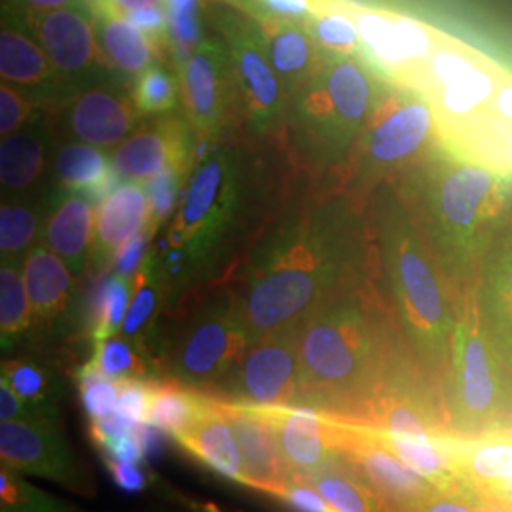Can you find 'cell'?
Wrapping results in <instances>:
<instances>
[{
  "instance_id": "cell-54",
  "label": "cell",
  "mask_w": 512,
  "mask_h": 512,
  "mask_svg": "<svg viewBox=\"0 0 512 512\" xmlns=\"http://www.w3.org/2000/svg\"><path fill=\"white\" fill-rule=\"evenodd\" d=\"M35 420H40L35 410L19 397L12 385L0 378V421Z\"/></svg>"
},
{
  "instance_id": "cell-12",
  "label": "cell",
  "mask_w": 512,
  "mask_h": 512,
  "mask_svg": "<svg viewBox=\"0 0 512 512\" xmlns=\"http://www.w3.org/2000/svg\"><path fill=\"white\" fill-rule=\"evenodd\" d=\"M330 423L338 456L374 490L387 512H420L442 492L408 467L370 425L334 416Z\"/></svg>"
},
{
  "instance_id": "cell-43",
  "label": "cell",
  "mask_w": 512,
  "mask_h": 512,
  "mask_svg": "<svg viewBox=\"0 0 512 512\" xmlns=\"http://www.w3.org/2000/svg\"><path fill=\"white\" fill-rule=\"evenodd\" d=\"M37 215L16 203H2L0 207V251L2 262H18L21 255L29 253L37 236Z\"/></svg>"
},
{
  "instance_id": "cell-56",
  "label": "cell",
  "mask_w": 512,
  "mask_h": 512,
  "mask_svg": "<svg viewBox=\"0 0 512 512\" xmlns=\"http://www.w3.org/2000/svg\"><path fill=\"white\" fill-rule=\"evenodd\" d=\"M10 4L19 12H50L59 8H78L88 6V0H10Z\"/></svg>"
},
{
  "instance_id": "cell-11",
  "label": "cell",
  "mask_w": 512,
  "mask_h": 512,
  "mask_svg": "<svg viewBox=\"0 0 512 512\" xmlns=\"http://www.w3.org/2000/svg\"><path fill=\"white\" fill-rule=\"evenodd\" d=\"M177 73L184 118L198 143H219L245 124L238 80L222 38H203L177 65Z\"/></svg>"
},
{
  "instance_id": "cell-30",
  "label": "cell",
  "mask_w": 512,
  "mask_h": 512,
  "mask_svg": "<svg viewBox=\"0 0 512 512\" xmlns=\"http://www.w3.org/2000/svg\"><path fill=\"white\" fill-rule=\"evenodd\" d=\"M0 74L2 82L21 88H42L59 78L37 40L12 23L0 31Z\"/></svg>"
},
{
  "instance_id": "cell-10",
  "label": "cell",
  "mask_w": 512,
  "mask_h": 512,
  "mask_svg": "<svg viewBox=\"0 0 512 512\" xmlns=\"http://www.w3.org/2000/svg\"><path fill=\"white\" fill-rule=\"evenodd\" d=\"M209 14L232 59L245 129L258 139L283 141L291 99L275 73L255 21L238 2H215Z\"/></svg>"
},
{
  "instance_id": "cell-21",
  "label": "cell",
  "mask_w": 512,
  "mask_h": 512,
  "mask_svg": "<svg viewBox=\"0 0 512 512\" xmlns=\"http://www.w3.org/2000/svg\"><path fill=\"white\" fill-rule=\"evenodd\" d=\"M224 408L234 427L251 488L279 497L293 478L281 458L268 410L228 403H224Z\"/></svg>"
},
{
  "instance_id": "cell-24",
  "label": "cell",
  "mask_w": 512,
  "mask_h": 512,
  "mask_svg": "<svg viewBox=\"0 0 512 512\" xmlns=\"http://www.w3.org/2000/svg\"><path fill=\"white\" fill-rule=\"evenodd\" d=\"M23 277L31 300L33 327L54 329L73 300V272L46 243H38L25 255Z\"/></svg>"
},
{
  "instance_id": "cell-1",
  "label": "cell",
  "mask_w": 512,
  "mask_h": 512,
  "mask_svg": "<svg viewBox=\"0 0 512 512\" xmlns=\"http://www.w3.org/2000/svg\"><path fill=\"white\" fill-rule=\"evenodd\" d=\"M342 188L300 203L260 241L238 291L253 342L300 327L349 283L365 277L370 226Z\"/></svg>"
},
{
  "instance_id": "cell-38",
  "label": "cell",
  "mask_w": 512,
  "mask_h": 512,
  "mask_svg": "<svg viewBox=\"0 0 512 512\" xmlns=\"http://www.w3.org/2000/svg\"><path fill=\"white\" fill-rule=\"evenodd\" d=\"M33 329V310L25 277L14 262L0 268V340L2 351L14 348L23 334Z\"/></svg>"
},
{
  "instance_id": "cell-55",
  "label": "cell",
  "mask_w": 512,
  "mask_h": 512,
  "mask_svg": "<svg viewBox=\"0 0 512 512\" xmlns=\"http://www.w3.org/2000/svg\"><path fill=\"white\" fill-rule=\"evenodd\" d=\"M165 0H88V12L101 16H126L131 10L160 6Z\"/></svg>"
},
{
  "instance_id": "cell-7",
  "label": "cell",
  "mask_w": 512,
  "mask_h": 512,
  "mask_svg": "<svg viewBox=\"0 0 512 512\" xmlns=\"http://www.w3.org/2000/svg\"><path fill=\"white\" fill-rule=\"evenodd\" d=\"M450 431L482 437L512 414V376L484 329L475 287L459 302L450 363L440 389Z\"/></svg>"
},
{
  "instance_id": "cell-35",
  "label": "cell",
  "mask_w": 512,
  "mask_h": 512,
  "mask_svg": "<svg viewBox=\"0 0 512 512\" xmlns=\"http://www.w3.org/2000/svg\"><path fill=\"white\" fill-rule=\"evenodd\" d=\"M44 143L35 133L19 131L2 137L0 145V181L10 192L33 188L44 175Z\"/></svg>"
},
{
  "instance_id": "cell-20",
  "label": "cell",
  "mask_w": 512,
  "mask_h": 512,
  "mask_svg": "<svg viewBox=\"0 0 512 512\" xmlns=\"http://www.w3.org/2000/svg\"><path fill=\"white\" fill-rule=\"evenodd\" d=\"M480 319L512 376V226L495 238L475 285Z\"/></svg>"
},
{
  "instance_id": "cell-42",
  "label": "cell",
  "mask_w": 512,
  "mask_h": 512,
  "mask_svg": "<svg viewBox=\"0 0 512 512\" xmlns=\"http://www.w3.org/2000/svg\"><path fill=\"white\" fill-rule=\"evenodd\" d=\"M205 0H165L169 40L177 65L203 40L202 8Z\"/></svg>"
},
{
  "instance_id": "cell-52",
  "label": "cell",
  "mask_w": 512,
  "mask_h": 512,
  "mask_svg": "<svg viewBox=\"0 0 512 512\" xmlns=\"http://www.w3.org/2000/svg\"><path fill=\"white\" fill-rule=\"evenodd\" d=\"M103 461L116 486H120L124 492L141 494L147 490L148 478L143 469V463H128V461L109 458H103Z\"/></svg>"
},
{
  "instance_id": "cell-47",
  "label": "cell",
  "mask_w": 512,
  "mask_h": 512,
  "mask_svg": "<svg viewBox=\"0 0 512 512\" xmlns=\"http://www.w3.org/2000/svg\"><path fill=\"white\" fill-rule=\"evenodd\" d=\"M154 382V380H152ZM152 382H122L120 399L114 414L131 425H145L148 420V403H150V384Z\"/></svg>"
},
{
  "instance_id": "cell-4",
  "label": "cell",
  "mask_w": 512,
  "mask_h": 512,
  "mask_svg": "<svg viewBox=\"0 0 512 512\" xmlns=\"http://www.w3.org/2000/svg\"><path fill=\"white\" fill-rule=\"evenodd\" d=\"M366 207L397 332L412 361L442 389L458 321L454 293L397 184H380Z\"/></svg>"
},
{
  "instance_id": "cell-29",
  "label": "cell",
  "mask_w": 512,
  "mask_h": 512,
  "mask_svg": "<svg viewBox=\"0 0 512 512\" xmlns=\"http://www.w3.org/2000/svg\"><path fill=\"white\" fill-rule=\"evenodd\" d=\"M95 33L110 69L139 76L154 65L160 50L124 16L92 14Z\"/></svg>"
},
{
  "instance_id": "cell-28",
  "label": "cell",
  "mask_w": 512,
  "mask_h": 512,
  "mask_svg": "<svg viewBox=\"0 0 512 512\" xmlns=\"http://www.w3.org/2000/svg\"><path fill=\"white\" fill-rule=\"evenodd\" d=\"M55 179L63 190L84 194L93 205L105 202L122 181L107 156L84 143H69L57 152Z\"/></svg>"
},
{
  "instance_id": "cell-23",
  "label": "cell",
  "mask_w": 512,
  "mask_h": 512,
  "mask_svg": "<svg viewBox=\"0 0 512 512\" xmlns=\"http://www.w3.org/2000/svg\"><path fill=\"white\" fill-rule=\"evenodd\" d=\"M143 116L133 99L109 88H92L73 97L65 110L69 133L80 143L110 148L126 141Z\"/></svg>"
},
{
  "instance_id": "cell-51",
  "label": "cell",
  "mask_w": 512,
  "mask_h": 512,
  "mask_svg": "<svg viewBox=\"0 0 512 512\" xmlns=\"http://www.w3.org/2000/svg\"><path fill=\"white\" fill-rule=\"evenodd\" d=\"M277 499L287 503L294 512H332L329 503L306 480H293Z\"/></svg>"
},
{
  "instance_id": "cell-5",
  "label": "cell",
  "mask_w": 512,
  "mask_h": 512,
  "mask_svg": "<svg viewBox=\"0 0 512 512\" xmlns=\"http://www.w3.org/2000/svg\"><path fill=\"white\" fill-rule=\"evenodd\" d=\"M389 80L365 57L327 55L291 97L285 145L313 175H340Z\"/></svg>"
},
{
  "instance_id": "cell-22",
  "label": "cell",
  "mask_w": 512,
  "mask_h": 512,
  "mask_svg": "<svg viewBox=\"0 0 512 512\" xmlns=\"http://www.w3.org/2000/svg\"><path fill=\"white\" fill-rule=\"evenodd\" d=\"M238 4L255 21L275 73L281 78L291 99L321 69L327 55L321 52L304 23L277 18L241 2Z\"/></svg>"
},
{
  "instance_id": "cell-27",
  "label": "cell",
  "mask_w": 512,
  "mask_h": 512,
  "mask_svg": "<svg viewBox=\"0 0 512 512\" xmlns=\"http://www.w3.org/2000/svg\"><path fill=\"white\" fill-rule=\"evenodd\" d=\"M93 203L78 192H69L55 205L44 228V243L61 256L74 277L84 274L93 243Z\"/></svg>"
},
{
  "instance_id": "cell-6",
  "label": "cell",
  "mask_w": 512,
  "mask_h": 512,
  "mask_svg": "<svg viewBox=\"0 0 512 512\" xmlns=\"http://www.w3.org/2000/svg\"><path fill=\"white\" fill-rule=\"evenodd\" d=\"M245 165V147L232 137L196 148L190 183L164 241L165 262L160 270L167 298L192 287L215 268L243 211Z\"/></svg>"
},
{
  "instance_id": "cell-53",
  "label": "cell",
  "mask_w": 512,
  "mask_h": 512,
  "mask_svg": "<svg viewBox=\"0 0 512 512\" xmlns=\"http://www.w3.org/2000/svg\"><path fill=\"white\" fill-rule=\"evenodd\" d=\"M239 2L277 18L293 19L300 23L308 19L313 6V0H239Z\"/></svg>"
},
{
  "instance_id": "cell-39",
  "label": "cell",
  "mask_w": 512,
  "mask_h": 512,
  "mask_svg": "<svg viewBox=\"0 0 512 512\" xmlns=\"http://www.w3.org/2000/svg\"><path fill=\"white\" fill-rule=\"evenodd\" d=\"M133 294V279L124 275H103L93 291L90 304L93 344L120 334Z\"/></svg>"
},
{
  "instance_id": "cell-50",
  "label": "cell",
  "mask_w": 512,
  "mask_h": 512,
  "mask_svg": "<svg viewBox=\"0 0 512 512\" xmlns=\"http://www.w3.org/2000/svg\"><path fill=\"white\" fill-rule=\"evenodd\" d=\"M124 18L129 19L137 29H141L160 52L169 42V21H167V12H165V8H162V4L131 10Z\"/></svg>"
},
{
  "instance_id": "cell-44",
  "label": "cell",
  "mask_w": 512,
  "mask_h": 512,
  "mask_svg": "<svg viewBox=\"0 0 512 512\" xmlns=\"http://www.w3.org/2000/svg\"><path fill=\"white\" fill-rule=\"evenodd\" d=\"M80 399L90 421L105 420L116 410L120 399V384L99 376L86 366L78 372Z\"/></svg>"
},
{
  "instance_id": "cell-16",
  "label": "cell",
  "mask_w": 512,
  "mask_h": 512,
  "mask_svg": "<svg viewBox=\"0 0 512 512\" xmlns=\"http://www.w3.org/2000/svg\"><path fill=\"white\" fill-rule=\"evenodd\" d=\"M19 14L59 78H78L97 69H110L97 40L92 14L88 16L80 8Z\"/></svg>"
},
{
  "instance_id": "cell-8",
  "label": "cell",
  "mask_w": 512,
  "mask_h": 512,
  "mask_svg": "<svg viewBox=\"0 0 512 512\" xmlns=\"http://www.w3.org/2000/svg\"><path fill=\"white\" fill-rule=\"evenodd\" d=\"M437 141L439 128L431 105L420 93L389 82L338 175V188L366 207L380 184L418 164Z\"/></svg>"
},
{
  "instance_id": "cell-49",
  "label": "cell",
  "mask_w": 512,
  "mask_h": 512,
  "mask_svg": "<svg viewBox=\"0 0 512 512\" xmlns=\"http://www.w3.org/2000/svg\"><path fill=\"white\" fill-rule=\"evenodd\" d=\"M33 114V103L12 84L0 86V133L2 137L16 133Z\"/></svg>"
},
{
  "instance_id": "cell-40",
  "label": "cell",
  "mask_w": 512,
  "mask_h": 512,
  "mask_svg": "<svg viewBox=\"0 0 512 512\" xmlns=\"http://www.w3.org/2000/svg\"><path fill=\"white\" fill-rule=\"evenodd\" d=\"M0 512H82L52 494L40 490L25 476L2 465L0 469Z\"/></svg>"
},
{
  "instance_id": "cell-17",
  "label": "cell",
  "mask_w": 512,
  "mask_h": 512,
  "mask_svg": "<svg viewBox=\"0 0 512 512\" xmlns=\"http://www.w3.org/2000/svg\"><path fill=\"white\" fill-rule=\"evenodd\" d=\"M196 148L198 137L186 120L162 116L122 141L112 165L131 183L150 181L167 167H177L188 175L194 169Z\"/></svg>"
},
{
  "instance_id": "cell-34",
  "label": "cell",
  "mask_w": 512,
  "mask_h": 512,
  "mask_svg": "<svg viewBox=\"0 0 512 512\" xmlns=\"http://www.w3.org/2000/svg\"><path fill=\"white\" fill-rule=\"evenodd\" d=\"M304 27L325 55L365 57L357 23L342 0H313Z\"/></svg>"
},
{
  "instance_id": "cell-2",
  "label": "cell",
  "mask_w": 512,
  "mask_h": 512,
  "mask_svg": "<svg viewBox=\"0 0 512 512\" xmlns=\"http://www.w3.org/2000/svg\"><path fill=\"white\" fill-rule=\"evenodd\" d=\"M393 183L420 222L459 306L475 287L497 234L507 226L511 177L439 135L420 162Z\"/></svg>"
},
{
  "instance_id": "cell-33",
  "label": "cell",
  "mask_w": 512,
  "mask_h": 512,
  "mask_svg": "<svg viewBox=\"0 0 512 512\" xmlns=\"http://www.w3.org/2000/svg\"><path fill=\"white\" fill-rule=\"evenodd\" d=\"M304 480L329 503L332 512H387L380 497L342 458Z\"/></svg>"
},
{
  "instance_id": "cell-3",
  "label": "cell",
  "mask_w": 512,
  "mask_h": 512,
  "mask_svg": "<svg viewBox=\"0 0 512 512\" xmlns=\"http://www.w3.org/2000/svg\"><path fill=\"white\" fill-rule=\"evenodd\" d=\"M389 315L361 277L300 325V401L334 418H366L403 351Z\"/></svg>"
},
{
  "instance_id": "cell-19",
  "label": "cell",
  "mask_w": 512,
  "mask_h": 512,
  "mask_svg": "<svg viewBox=\"0 0 512 512\" xmlns=\"http://www.w3.org/2000/svg\"><path fill=\"white\" fill-rule=\"evenodd\" d=\"M171 439L190 458L222 480L251 488L234 427L224 403L207 395L200 414Z\"/></svg>"
},
{
  "instance_id": "cell-13",
  "label": "cell",
  "mask_w": 512,
  "mask_h": 512,
  "mask_svg": "<svg viewBox=\"0 0 512 512\" xmlns=\"http://www.w3.org/2000/svg\"><path fill=\"white\" fill-rule=\"evenodd\" d=\"M300 389V327H291L253 342L209 395L222 403L275 408L298 404Z\"/></svg>"
},
{
  "instance_id": "cell-15",
  "label": "cell",
  "mask_w": 512,
  "mask_h": 512,
  "mask_svg": "<svg viewBox=\"0 0 512 512\" xmlns=\"http://www.w3.org/2000/svg\"><path fill=\"white\" fill-rule=\"evenodd\" d=\"M50 421H0L2 465L38 476L76 494L93 492L92 478L69 442Z\"/></svg>"
},
{
  "instance_id": "cell-9",
  "label": "cell",
  "mask_w": 512,
  "mask_h": 512,
  "mask_svg": "<svg viewBox=\"0 0 512 512\" xmlns=\"http://www.w3.org/2000/svg\"><path fill=\"white\" fill-rule=\"evenodd\" d=\"M253 336L238 289H220L202 302L165 348L169 380L194 391H213L239 365Z\"/></svg>"
},
{
  "instance_id": "cell-32",
  "label": "cell",
  "mask_w": 512,
  "mask_h": 512,
  "mask_svg": "<svg viewBox=\"0 0 512 512\" xmlns=\"http://www.w3.org/2000/svg\"><path fill=\"white\" fill-rule=\"evenodd\" d=\"M165 298L167 287L164 275L156 262V256L150 255L141 270L133 275V294L120 334L147 351V342L154 332Z\"/></svg>"
},
{
  "instance_id": "cell-36",
  "label": "cell",
  "mask_w": 512,
  "mask_h": 512,
  "mask_svg": "<svg viewBox=\"0 0 512 512\" xmlns=\"http://www.w3.org/2000/svg\"><path fill=\"white\" fill-rule=\"evenodd\" d=\"M207 395L202 391L188 389L173 380L150 384V403H148V425H154L165 435L173 437L196 420L205 404Z\"/></svg>"
},
{
  "instance_id": "cell-48",
  "label": "cell",
  "mask_w": 512,
  "mask_h": 512,
  "mask_svg": "<svg viewBox=\"0 0 512 512\" xmlns=\"http://www.w3.org/2000/svg\"><path fill=\"white\" fill-rule=\"evenodd\" d=\"M156 230L158 228L148 224L139 234L129 238L118 249V253L112 258V268H114L116 274L133 279V275L137 274L141 270V266L147 262L148 245L154 238Z\"/></svg>"
},
{
  "instance_id": "cell-14",
  "label": "cell",
  "mask_w": 512,
  "mask_h": 512,
  "mask_svg": "<svg viewBox=\"0 0 512 512\" xmlns=\"http://www.w3.org/2000/svg\"><path fill=\"white\" fill-rule=\"evenodd\" d=\"M342 2L357 23L366 61L389 82L404 88L433 52L439 29L395 12Z\"/></svg>"
},
{
  "instance_id": "cell-26",
  "label": "cell",
  "mask_w": 512,
  "mask_h": 512,
  "mask_svg": "<svg viewBox=\"0 0 512 512\" xmlns=\"http://www.w3.org/2000/svg\"><path fill=\"white\" fill-rule=\"evenodd\" d=\"M461 480L497 501H512V431H495L461 444Z\"/></svg>"
},
{
  "instance_id": "cell-25",
  "label": "cell",
  "mask_w": 512,
  "mask_h": 512,
  "mask_svg": "<svg viewBox=\"0 0 512 512\" xmlns=\"http://www.w3.org/2000/svg\"><path fill=\"white\" fill-rule=\"evenodd\" d=\"M150 224V200L141 183L118 186L105 202L99 205L93 232V264L107 266L118 249Z\"/></svg>"
},
{
  "instance_id": "cell-18",
  "label": "cell",
  "mask_w": 512,
  "mask_h": 512,
  "mask_svg": "<svg viewBox=\"0 0 512 512\" xmlns=\"http://www.w3.org/2000/svg\"><path fill=\"white\" fill-rule=\"evenodd\" d=\"M283 463L293 480H304L340 458L329 414L310 404L266 408Z\"/></svg>"
},
{
  "instance_id": "cell-37",
  "label": "cell",
  "mask_w": 512,
  "mask_h": 512,
  "mask_svg": "<svg viewBox=\"0 0 512 512\" xmlns=\"http://www.w3.org/2000/svg\"><path fill=\"white\" fill-rule=\"evenodd\" d=\"M88 370L112 382H152V368L147 359V351L133 344L122 334H114L107 340L93 344L92 359L86 363Z\"/></svg>"
},
{
  "instance_id": "cell-31",
  "label": "cell",
  "mask_w": 512,
  "mask_h": 512,
  "mask_svg": "<svg viewBox=\"0 0 512 512\" xmlns=\"http://www.w3.org/2000/svg\"><path fill=\"white\" fill-rule=\"evenodd\" d=\"M2 380L14 387L40 420L59 425L65 391L52 368L33 359H8L2 361Z\"/></svg>"
},
{
  "instance_id": "cell-41",
  "label": "cell",
  "mask_w": 512,
  "mask_h": 512,
  "mask_svg": "<svg viewBox=\"0 0 512 512\" xmlns=\"http://www.w3.org/2000/svg\"><path fill=\"white\" fill-rule=\"evenodd\" d=\"M131 99L145 116H165L177 107L181 99L179 78L164 65H150L137 76Z\"/></svg>"
},
{
  "instance_id": "cell-46",
  "label": "cell",
  "mask_w": 512,
  "mask_h": 512,
  "mask_svg": "<svg viewBox=\"0 0 512 512\" xmlns=\"http://www.w3.org/2000/svg\"><path fill=\"white\" fill-rule=\"evenodd\" d=\"M420 512H492V507L486 495L463 482L456 488L442 490Z\"/></svg>"
},
{
  "instance_id": "cell-45",
  "label": "cell",
  "mask_w": 512,
  "mask_h": 512,
  "mask_svg": "<svg viewBox=\"0 0 512 512\" xmlns=\"http://www.w3.org/2000/svg\"><path fill=\"white\" fill-rule=\"evenodd\" d=\"M186 173L177 167H167L147 184L148 200H150V224L158 228L173 209L177 207L179 192L184 183Z\"/></svg>"
}]
</instances>
